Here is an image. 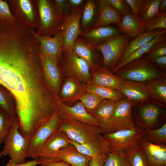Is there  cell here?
I'll return each mask as SVG.
<instances>
[{
	"instance_id": "ab89813d",
	"label": "cell",
	"mask_w": 166,
	"mask_h": 166,
	"mask_svg": "<svg viewBox=\"0 0 166 166\" xmlns=\"http://www.w3.org/2000/svg\"><path fill=\"white\" fill-rule=\"evenodd\" d=\"M103 100L93 93L86 92L82 96L80 101L87 112L91 115L93 110Z\"/></svg>"
},
{
	"instance_id": "3957f363",
	"label": "cell",
	"mask_w": 166,
	"mask_h": 166,
	"mask_svg": "<svg viewBox=\"0 0 166 166\" xmlns=\"http://www.w3.org/2000/svg\"><path fill=\"white\" fill-rule=\"evenodd\" d=\"M59 131L65 132L69 139L81 144L107 143L100 127L75 121L61 119Z\"/></svg>"
},
{
	"instance_id": "ba28073f",
	"label": "cell",
	"mask_w": 166,
	"mask_h": 166,
	"mask_svg": "<svg viewBox=\"0 0 166 166\" xmlns=\"http://www.w3.org/2000/svg\"><path fill=\"white\" fill-rule=\"evenodd\" d=\"M132 39L125 34L119 35L103 43L95 46L103 58V66L112 72Z\"/></svg>"
},
{
	"instance_id": "db71d44e",
	"label": "cell",
	"mask_w": 166,
	"mask_h": 166,
	"mask_svg": "<svg viewBox=\"0 0 166 166\" xmlns=\"http://www.w3.org/2000/svg\"><path fill=\"white\" fill-rule=\"evenodd\" d=\"M38 166H42V165H40Z\"/></svg>"
},
{
	"instance_id": "f6af8a7d",
	"label": "cell",
	"mask_w": 166,
	"mask_h": 166,
	"mask_svg": "<svg viewBox=\"0 0 166 166\" xmlns=\"http://www.w3.org/2000/svg\"><path fill=\"white\" fill-rule=\"evenodd\" d=\"M53 1L57 9L63 18L71 14L72 11L67 0H55Z\"/></svg>"
},
{
	"instance_id": "d590c367",
	"label": "cell",
	"mask_w": 166,
	"mask_h": 166,
	"mask_svg": "<svg viewBox=\"0 0 166 166\" xmlns=\"http://www.w3.org/2000/svg\"><path fill=\"white\" fill-rule=\"evenodd\" d=\"M144 130L143 139L155 144H166V122L158 128Z\"/></svg>"
},
{
	"instance_id": "60d3db41",
	"label": "cell",
	"mask_w": 166,
	"mask_h": 166,
	"mask_svg": "<svg viewBox=\"0 0 166 166\" xmlns=\"http://www.w3.org/2000/svg\"><path fill=\"white\" fill-rule=\"evenodd\" d=\"M144 28L145 33H149L159 29L166 30V12L159 14L148 21Z\"/></svg>"
},
{
	"instance_id": "9a60e30c",
	"label": "cell",
	"mask_w": 166,
	"mask_h": 166,
	"mask_svg": "<svg viewBox=\"0 0 166 166\" xmlns=\"http://www.w3.org/2000/svg\"><path fill=\"white\" fill-rule=\"evenodd\" d=\"M58 111L61 119L75 121L101 127L100 122L87 112L80 101L71 106L67 105L58 101Z\"/></svg>"
},
{
	"instance_id": "4dcf8cb0",
	"label": "cell",
	"mask_w": 166,
	"mask_h": 166,
	"mask_svg": "<svg viewBox=\"0 0 166 166\" xmlns=\"http://www.w3.org/2000/svg\"><path fill=\"white\" fill-rule=\"evenodd\" d=\"M145 83L152 99L166 106V77L154 78Z\"/></svg>"
},
{
	"instance_id": "f1b7e54d",
	"label": "cell",
	"mask_w": 166,
	"mask_h": 166,
	"mask_svg": "<svg viewBox=\"0 0 166 166\" xmlns=\"http://www.w3.org/2000/svg\"><path fill=\"white\" fill-rule=\"evenodd\" d=\"M166 33V30L157 29L149 33H144L133 38L125 48L117 65L122 62L132 52L150 41L157 35Z\"/></svg>"
},
{
	"instance_id": "11a10c76",
	"label": "cell",
	"mask_w": 166,
	"mask_h": 166,
	"mask_svg": "<svg viewBox=\"0 0 166 166\" xmlns=\"http://www.w3.org/2000/svg\"><path fill=\"white\" fill-rule=\"evenodd\" d=\"M0 158H1L0 157Z\"/></svg>"
},
{
	"instance_id": "7c38bea8",
	"label": "cell",
	"mask_w": 166,
	"mask_h": 166,
	"mask_svg": "<svg viewBox=\"0 0 166 166\" xmlns=\"http://www.w3.org/2000/svg\"><path fill=\"white\" fill-rule=\"evenodd\" d=\"M61 118L58 111L42 125L30 139L26 158L34 159L35 155L47 139L59 131Z\"/></svg>"
},
{
	"instance_id": "5b68a950",
	"label": "cell",
	"mask_w": 166,
	"mask_h": 166,
	"mask_svg": "<svg viewBox=\"0 0 166 166\" xmlns=\"http://www.w3.org/2000/svg\"><path fill=\"white\" fill-rule=\"evenodd\" d=\"M19 120L16 117L12 128L3 143L4 146L0 152V157L10 156L9 163L20 164L25 163L27 151L30 139L26 138L20 133Z\"/></svg>"
},
{
	"instance_id": "f546056e",
	"label": "cell",
	"mask_w": 166,
	"mask_h": 166,
	"mask_svg": "<svg viewBox=\"0 0 166 166\" xmlns=\"http://www.w3.org/2000/svg\"><path fill=\"white\" fill-rule=\"evenodd\" d=\"M161 42H166V33L157 35L150 41L132 52L122 62L117 65L112 73H114L127 64L142 57L144 54L148 53L154 44Z\"/></svg>"
},
{
	"instance_id": "4fadbf2b",
	"label": "cell",
	"mask_w": 166,
	"mask_h": 166,
	"mask_svg": "<svg viewBox=\"0 0 166 166\" xmlns=\"http://www.w3.org/2000/svg\"><path fill=\"white\" fill-rule=\"evenodd\" d=\"M82 13L81 8L74 10L63 18L60 29L62 31L64 37L63 51L72 49L76 40L82 33L80 23Z\"/></svg>"
},
{
	"instance_id": "c3c4849f",
	"label": "cell",
	"mask_w": 166,
	"mask_h": 166,
	"mask_svg": "<svg viewBox=\"0 0 166 166\" xmlns=\"http://www.w3.org/2000/svg\"><path fill=\"white\" fill-rule=\"evenodd\" d=\"M107 155L92 157L89 162V166H103Z\"/></svg>"
},
{
	"instance_id": "6da1fadb",
	"label": "cell",
	"mask_w": 166,
	"mask_h": 166,
	"mask_svg": "<svg viewBox=\"0 0 166 166\" xmlns=\"http://www.w3.org/2000/svg\"><path fill=\"white\" fill-rule=\"evenodd\" d=\"M0 85L14 100L25 137L32 138L58 111V99L45 79L36 41L15 37L0 45Z\"/></svg>"
},
{
	"instance_id": "74e56055",
	"label": "cell",
	"mask_w": 166,
	"mask_h": 166,
	"mask_svg": "<svg viewBox=\"0 0 166 166\" xmlns=\"http://www.w3.org/2000/svg\"><path fill=\"white\" fill-rule=\"evenodd\" d=\"M103 166H130L125 151H115L108 154Z\"/></svg>"
},
{
	"instance_id": "f35d334b",
	"label": "cell",
	"mask_w": 166,
	"mask_h": 166,
	"mask_svg": "<svg viewBox=\"0 0 166 166\" xmlns=\"http://www.w3.org/2000/svg\"><path fill=\"white\" fill-rule=\"evenodd\" d=\"M17 117L0 110V145L4 142L8 134Z\"/></svg>"
},
{
	"instance_id": "30bf717a",
	"label": "cell",
	"mask_w": 166,
	"mask_h": 166,
	"mask_svg": "<svg viewBox=\"0 0 166 166\" xmlns=\"http://www.w3.org/2000/svg\"><path fill=\"white\" fill-rule=\"evenodd\" d=\"M59 60L61 61L62 71L68 77L75 76L85 84L91 81L88 64L76 54L72 49L63 51Z\"/></svg>"
},
{
	"instance_id": "bcb514c9",
	"label": "cell",
	"mask_w": 166,
	"mask_h": 166,
	"mask_svg": "<svg viewBox=\"0 0 166 166\" xmlns=\"http://www.w3.org/2000/svg\"><path fill=\"white\" fill-rule=\"evenodd\" d=\"M132 12L138 18L139 8L143 0H125Z\"/></svg>"
},
{
	"instance_id": "8992f818",
	"label": "cell",
	"mask_w": 166,
	"mask_h": 166,
	"mask_svg": "<svg viewBox=\"0 0 166 166\" xmlns=\"http://www.w3.org/2000/svg\"><path fill=\"white\" fill-rule=\"evenodd\" d=\"M39 25L37 36H53L60 29L63 18L57 9L53 0H37Z\"/></svg>"
},
{
	"instance_id": "2e32d148",
	"label": "cell",
	"mask_w": 166,
	"mask_h": 166,
	"mask_svg": "<svg viewBox=\"0 0 166 166\" xmlns=\"http://www.w3.org/2000/svg\"><path fill=\"white\" fill-rule=\"evenodd\" d=\"M86 92V84L74 76L68 77L61 86L58 101L71 106Z\"/></svg>"
},
{
	"instance_id": "484cf974",
	"label": "cell",
	"mask_w": 166,
	"mask_h": 166,
	"mask_svg": "<svg viewBox=\"0 0 166 166\" xmlns=\"http://www.w3.org/2000/svg\"><path fill=\"white\" fill-rule=\"evenodd\" d=\"M99 0H86L83 6L81 20L82 33L93 27L99 18Z\"/></svg>"
},
{
	"instance_id": "44dd1931",
	"label": "cell",
	"mask_w": 166,
	"mask_h": 166,
	"mask_svg": "<svg viewBox=\"0 0 166 166\" xmlns=\"http://www.w3.org/2000/svg\"><path fill=\"white\" fill-rule=\"evenodd\" d=\"M140 144L145 153L147 166H166V144H155L142 138Z\"/></svg>"
},
{
	"instance_id": "d6a6232c",
	"label": "cell",
	"mask_w": 166,
	"mask_h": 166,
	"mask_svg": "<svg viewBox=\"0 0 166 166\" xmlns=\"http://www.w3.org/2000/svg\"><path fill=\"white\" fill-rule=\"evenodd\" d=\"M69 143L73 145L80 152L91 157L106 155L109 152L108 143L100 144H81L70 139Z\"/></svg>"
},
{
	"instance_id": "ffe728a7",
	"label": "cell",
	"mask_w": 166,
	"mask_h": 166,
	"mask_svg": "<svg viewBox=\"0 0 166 166\" xmlns=\"http://www.w3.org/2000/svg\"><path fill=\"white\" fill-rule=\"evenodd\" d=\"M72 49L76 54L87 62L90 69L93 71L98 68L99 64L96 60L98 54L100 52L95 46L79 37L76 40Z\"/></svg>"
},
{
	"instance_id": "836d02e7",
	"label": "cell",
	"mask_w": 166,
	"mask_h": 166,
	"mask_svg": "<svg viewBox=\"0 0 166 166\" xmlns=\"http://www.w3.org/2000/svg\"><path fill=\"white\" fill-rule=\"evenodd\" d=\"M86 92H90L103 99L116 101L125 97L119 91L99 86L91 81L86 84Z\"/></svg>"
},
{
	"instance_id": "d6986e66",
	"label": "cell",
	"mask_w": 166,
	"mask_h": 166,
	"mask_svg": "<svg viewBox=\"0 0 166 166\" xmlns=\"http://www.w3.org/2000/svg\"><path fill=\"white\" fill-rule=\"evenodd\" d=\"M42 55L52 57L58 60L63 52L64 37L60 29L53 36H37Z\"/></svg>"
},
{
	"instance_id": "1f68e13d",
	"label": "cell",
	"mask_w": 166,
	"mask_h": 166,
	"mask_svg": "<svg viewBox=\"0 0 166 166\" xmlns=\"http://www.w3.org/2000/svg\"><path fill=\"white\" fill-rule=\"evenodd\" d=\"M161 0H143L138 12L139 20L144 26L150 20L158 15V10Z\"/></svg>"
},
{
	"instance_id": "603a6c76",
	"label": "cell",
	"mask_w": 166,
	"mask_h": 166,
	"mask_svg": "<svg viewBox=\"0 0 166 166\" xmlns=\"http://www.w3.org/2000/svg\"><path fill=\"white\" fill-rule=\"evenodd\" d=\"M116 102L114 100L104 99L92 113L91 115L100 123L103 135L109 132Z\"/></svg>"
},
{
	"instance_id": "cb8c5ba5",
	"label": "cell",
	"mask_w": 166,
	"mask_h": 166,
	"mask_svg": "<svg viewBox=\"0 0 166 166\" xmlns=\"http://www.w3.org/2000/svg\"><path fill=\"white\" fill-rule=\"evenodd\" d=\"M91 81L99 86L118 90L121 79L108 69L103 67L91 72Z\"/></svg>"
},
{
	"instance_id": "d4e9b609",
	"label": "cell",
	"mask_w": 166,
	"mask_h": 166,
	"mask_svg": "<svg viewBox=\"0 0 166 166\" xmlns=\"http://www.w3.org/2000/svg\"><path fill=\"white\" fill-rule=\"evenodd\" d=\"M91 158L82 154L73 145L70 144L61 149L54 159L46 160H62L72 166H89V162Z\"/></svg>"
},
{
	"instance_id": "f907efd6",
	"label": "cell",
	"mask_w": 166,
	"mask_h": 166,
	"mask_svg": "<svg viewBox=\"0 0 166 166\" xmlns=\"http://www.w3.org/2000/svg\"><path fill=\"white\" fill-rule=\"evenodd\" d=\"M86 0H67V2L71 11L73 10L81 9L83 6Z\"/></svg>"
},
{
	"instance_id": "9c48e42d",
	"label": "cell",
	"mask_w": 166,
	"mask_h": 166,
	"mask_svg": "<svg viewBox=\"0 0 166 166\" xmlns=\"http://www.w3.org/2000/svg\"><path fill=\"white\" fill-rule=\"evenodd\" d=\"M144 130L136 127L131 129H123L103 135L107 141L109 152L115 151H126L140 144Z\"/></svg>"
},
{
	"instance_id": "e0dca14e",
	"label": "cell",
	"mask_w": 166,
	"mask_h": 166,
	"mask_svg": "<svg viewBox=\"0 0 166 166\" xmlns=\"http://www.w3.org/2000/svg\"><path fill=\"white\" fill-rule=\"evenodd\" d=\"M118 91L132 101V106L152 99L145 83L122 80Z\"/></svg>"
},
{
	"instance_id": "ac0fdd59",
	"label": "cell",
	"mask_w": 166,
	"mask_h": 166,
	"mask_svg": "<svg viewBox=\"0 0 166 166\" xmlns=\"http://www.w3.org/2000/svg\"><path fill=\"white\" fill-rule=\"evenodd\" d=\"M41 55L45 79L51 89L58 98L61 87V76L58 61L54 58Z\"/></svg>"
},
{
	"instance_id": "7a4b0ae2",
	"label": "cell",
	"mask_w": 166,
	"mask_h": 166,
	"mask_svg": "<svg viewBox=\"0 0 166 166\" xmlns=\"http://www.w3.org/2000/svg\"><path fill=\"white\" fill-rule=\"evenodd\" d=\"M132 116L137 127L156 129L166 122V106L152 99L132 106Z\"/></svg>"
},
{
	"instance_id": "83f0119b",
	"label": "cell",
	"mask_w": 166,
	"mask_h": 166,
	"mask_svg": "<svg viewBox=\"0 0 166 166\" xmlns=\"http://www.w3.org/2000/svg\"><path fill=\"white\" fill-rule=\"evenodd\" d=\"M99 15L98 19L96 24L85 32L95 28L108 26L112 23L118 24L121 22L123 17L119 12L112 7L104 4L100 1Z\"/></svg>"
},
{
	"instance_id": "f5cc1de1",
	"label": "cell",
	"mask_w": 166,
	"mask_h": 166,
	"mask_svg": "<svg viewBox=\"0 0 166 166\" xmlns=\"http://www.w3.org/2000/svg\"><path fill=\"white\" fill-rule=\"evenodd\" d=\"M166 0H161L158 8V14L166 12Z\"/></svg>"
},
{
	"instance_id": "5bb4252c",
	"label": "cell",
	"mask_w": 166,
	"mask_h": 166,
	"mask_svg": "<svg viewBox=\"0 0 166 166\" xmlns=\"http://www.w3.org/2000/svg\"><path fill=\"white\" fill-rule=\"evenodd\" d=\"M69 139L63 132L58 131L53 134L44 142L34 156L38 161L53 160L60 150L70 144Z\"/></svg>"
},
{
	"instance_id": "8fae6325",
	"label": "cell",
	"mask_w": 166,
	"mask_h": 166,
	"mask_svg": "<svg viewBox=\"0 0 166 166\" xmlns=\"http://www.w3.org/2000/svg\"><path fill=\"white\" fill-rule=\"evenodd\" d=\"M132 101L126 97L116 101L108 133L137 127L132 116Z\"/></svg>"
},
{
	"instance_id": "7402d4cb",
	"label": "cell",
	"mask_w": 166,
	"mask_h": 166,
	"mask_svg": "<svg viewBox=\"0 0 166 166\" xmlns=\"http://www.w3.org/2000/svg\"><path fill=\"white\" fill-rule=\"evenodd\" d=\"M118 28L108 26L93 29L82 33L79 36L94 46L101 44L119 35Z\"/></svg>"
},
{
	"instance_id": "7bdbcfd3",
	"label": "cell",
	"mask_w": 166,
	"mask_h": 166,
	"mask_svg": "<svg viewBox=\"0 0 166 166\" xmlns=\"http://www.w3.org/2000/svg\"><path fill=\"white\" fill-rule=\"evenodd\" d=\"M146 54L145 58L149 61L160 56L166 55V42L154 44Z\"/></svg>"
},
{
	"instance_id": "52a82bcc",
	"label": "cell",
	"mask_w": 166,
	"mask_h": 166,
	"mask_svg": "<svg viewBox=\"0 0 166 166\" xmlns=\"http://www.w3.org/2000/svg\"><path fill=\"white\" fill-rule=\"evenodd\" d=\"M8 2L16 22L33 30L37 29L39 19L37 0H11Z\"/></svg>"
},
{
	"instance_id": "ee69618b",
	"label": "cell",
	"mask_w": 166,
	"mask_h": 166,
	"mask_svg": "<svg viewBox=\"0 0 166 166\" xmlns=\"http://www.w3.org/2000/svg\"><path fill=\"white\" fill-rule=\"evenodd\" d=\"M0 19L16 22L11 13L8 3L1 0H0Z\"/></svg>"
},
{
	"instance_id": "681fc988",
	"label": "cell",
	"mask_w": 166,
	"mask_h": 166,
	"mask_svg": "<svg viewBox=\"0 0 166 166\" xmlns=\"http://www.w3.org/2000/svg\"><path fill=\"white\" fill-rule=\"evenodd\" d=\"M151 63L156 66L160 69H166V55L160 56L149 61Z\"/></svg>"
},
{
	"instance_id": "b9f144b4",
	"label": "cell",
	"mask_w": 166,
	"mask_h": 166,
	"mask_svg": "<svg viewBox=\"0 0 166 166\" xmlns=\"http://www.w3.org/2000/svg\"><path fill=\"white\" fill-rule=\"evenodd\" d=\"M99 1L104 4L111 6L123 16L132 13L130 8L124 0H100Z\"/></svg>"
},
{
	"instance_id": "4316f807",
	"label": "cell",
	"mask_w": 166,
	"mask_h": 166,
	"mask_svg": "<svg viewBox=\"0 0 166 166\" xmlns=\"http://www.w3.org/2000/svg\"><path fill=\"white\" fill-rule=\"evenodd\" d=\"M116 25L120 32L132 39L145 33L144 26L132 12L123 16L121 22Z\"/></svg>"
},
{
	"instance_id": "8d00e7d4",
	"label": "cell",
	"mask_w": 166,
	"mask_h": 166,
	"mask_svg": "<svg viewBox=\"0 0 166 166\" xmlns=\"http://www.w3.org/2000/svg\"><path fill=\"white\" fill-rule=\"evenodd\" d=\"M125 152L130 166H147L145 153L140 144Z\"/></svg>"
},
{
	"instance_id": "816d5d0a",
	"label": "cell",
	"mask_w": 166,
	"mask_h": 166,
	"mask_svg": "<svg viewBox=\"0 0 166 166\" xmlns=\"http://www.w3.org/2000/svg\"><path fill=\"white\" fill-rule=\"evenodd\" d=\"M38 164H39L38 160L37 159H35L20 164L10 163L8 162L6 166H36Z\"/></svg>"
},
{
	"instance_id": "277c9868",
	"label": "cell",
	"mask_w": 166,
	"mask_h": 166,
	"mask_svg": "<svg viewBox=\"0 0 166 166\" xmlns=\"http://www.w3.org/2000/svg\"><path fill=\"white\" fill-rule=\"evenodd\" d=\"M121 79L146 83L166 73L143 56L127 64L115 73Z\"/></svg>"
},
{
	"instance_id": "e575fe53",
	"label": "cell",
	"mask_w": 166,
	"mask_h": 166,
	"mask_svg": "<svg viewBox=\"0 0 166 166\" xmlns=\"http://www.w3.org/2000/svg\"><path fill=\"white\" fill-rule=\"evenodd\" d=\"M0 108L9 115L17 117L14 100L10 93L0 85Z\"/></svg>"
},
{
	"instance_id": "7dc6e473",
	"label": "cell",
	"mask_w": 166,
	"mask_h": 166,
	"mask_svg": "<svg viewBox=\"0 0 166 166\" xmlns=\"http://www.w3.org/2000/svg\"><path fill=\"white\" fill-rule=\"evenodd\" d=\"M39 164L43 166H72L62 160H44L39 162Z\"/></svg>"
}]
</instances>
